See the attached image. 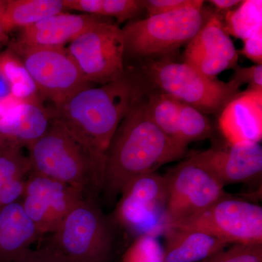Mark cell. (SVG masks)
I'll use <instances>...</instances> for the list:
<instances>
[{
	"mask_svg": "<svg viewBox=\"0 0 262 262\" xmlns=\"http://www.w3.org/2000/svg\"><path fill=\"white\" fill-rule=\"evenodd\" d=\"M29 174L20 203L40 236L52 234L69 212L88 196L70 184Z\"/></svg>",
	"mask_w": 262,
	"mask_h": 262,
	"instance_id": "7c38bea8",
	"label": "cell"
},
{
	"mask_svg": "<svg viewBox=\"0 0 262 262\" xmlns=\"http://www.w3.org/2000/svg\"><path fill=\"white\" fill-rule=\"evenodd\" d=\"M13 96L12 85L8 77L0 68V101Z\"/></svg>",
	"mask_w": 262,
	"mask_h": 262,
	"instance_id": "836d02e7",
	"label": "cell"
},
{
	"mask_svg": "<svg viewBox=\"0 0 262 262\" xmlns=\"http://www.w3.org/2000/svg\"><path fill=\"white\" fill-rule=\"evenodd\" d=\"M165 178L168 228L201 213L227 196L225 186L192 156L172 169Z\"/></svg>",
	"mask_w": 262,
	"mask_h": 262,
	"instance_id": "8fae6325",
	"label": "cell"
},
{
	"mask_svg": "<svg viewBox=\"0 0 262 262\" xmlns=\"http://www.w3.org/2000/svg\"><path fill=\"white\" fill-rule=\"evenodd\" d=\"M14 262H50L47 253L44 249L30 251Z\"/></svg>",
	"mask_w": 262,
	"mask_h": 262,
	"instance_id": "d6a6232c",
	"label": "cell"
},
{
	"mask_svg": "<svg viewBox=\"0 0 262 262\" xmlns=\"http://www.w3.org/2000/svg\"><path fill=\"white\" fill-rule=\"evenodd\" d=\"M141 73L150 85L207 114L221 112L239 93L233 82L206 77L186 62L171 57L143 60Z\"/></svg>",
	"mask_w": 262,
	"mask_h": 262,
	"instance_id": "277c9868",
	"label": "cell"
},
{
	"mask_svg": "<svg viewBox=\"0 0 262 262\" xmlns=\"http://www.w3.org/2000/svg\"><path fill=\"white\" fill-rule=\"evenodd\" d=\"M151 89L140 71L126 67L119 80L83 90L60 107L51 108L53 119L104 163L120 122Z\"/></svg>",
	"mask_w": 262,
	"mask_h": 262,
	"instance_id": "6da1fadb",
	"label": "cell"
},
{
	"mask_svg": "<svg viewBox=\"0 0 262 262\" xmlns=\"http://www.w3.org/2000/svg\"><path fill=\"white\" fill-rule=\"evenodd\" d=\"M122 262H165L164 248L157 237L139 236L124 253Z\"/></svg>",
	"mask_w": 262,
	"mask_h": 262,
	"instance_id": "4316f807",
	"label": "cell"
},
{
	"mask_svg": "<svg viewBox=\"0 0 262 262\" xmlns=\"http://www.w3.org/2000/svg\"><path fill=\"white\" fill-rule=\"evenodd\" d=\"M222 18L227 34L244 40L262 28V1H242L236 9L227 12Z\"/></svg>",
	"mask_w": 262,
	"mask_h": 262,
	"instance_id": "cb8c5ba5",
	"label": "cell"
},
{
	"mask_svg": "<svg viewBox=\"0 0 262 262\" xmlns=\"http://www.w3.org/2000/svg\"><path fill=\"white\" fill-rule=\"evenodd\" d=\"M209 3L215 7L218 11L226 13L233 9L234 7L238 6L242 1L241 0H211Z\"/></svg>",
	"mask_w": 262,
	"mask_h": 262,
	"instance_id": "e575fe53",
	"label": "cell"
},
{
	"mask_svg": "<svg viewBox=\"0 0 262 262\" xmlns=\"http://www.w3.org/2000/svg\"><path fill=\"white\" fill-rule=\"evenodd\" d=\"M12 50L34 81L41 97L58 108L80 93L94 87L84 78L66 47H30L13 42Z\"/></svg>",
	"mask_w": 262,
	"mask_h": 262,
	"instance_id": "52a82bcc",
	"label": "cell"
},
{
	"mask_svg": "<svg viewBox=\"0 0 262 262\" xmlns=\"http://www.w3.org/2000/svg\"><path fill=\"white\" fill-rule=\"evenodd\" d=\"M224 186L252 182L262 173L260 143L246 142L213 146L191 155Z\"/></svg>",
	"mask_w": 262,
	"mask_h": 262,
	"instance_id": "5bb4252c",
	"label": "cell"
},
{
	"mask_svg": "<svg viewBox=\"0 0 262 262\" xmlns=\"http://www.w3.org/2000/svg\"><path fill=\"white\" fill-rule=\"evenodd\" d=\"M67 49L85 80L94 85L119 80L126 71L123 33L113 19L102 17Z\"/></svg>",
	"mask_w": 262,
	"mask_h": 262,
	"instance_id": "ba28073f",
	"label": "cell"
},
{
	"mask_svg": "<svg viewBox=\"0 0 262 262\" xmlns=\"http://www.w3.org/2000/svg\"><path fill=\"white\" fill-rule=\"evenodd\" d=\"M65 10L115 18L117 24L136 18L144 10L143 0H63Z\"/></svg>",
	"mask_w": 262,
	"mask_h": 262,
	"instance_id": "44dd1931",
	"label": "cell"
},
{
	"mask_svg": "<svg viewBox=\"0 0 262 262\" xmlns=\"http://www.w3.org/2000/svg\"><path fill=\"white\" fill-rule=\"evenodd\" d=\"M146 96L120 122L105 155L101 192L108 202L120 195L134 179L155 173L162 165L182 158L187 151V146L169 137L151 120Z\"/></svg>",
	"mask_w": 262,
	"mask_h": 262,
	"instance_id": "7a4b0ae2",
	"label": "cell"
},
{
	"mask_svg": "<svg viewBox=\"0 0 262 262\" xmlns=\"http://www.w3.org/2000/svg\"><path fill=\"white\" fill-rule=\"evenodd\" d=\"M178 141L187 146L194 141L208 139L212 126L206 115L198 108L181 101L178 120Z\"/></svg>",
	"mask_w": 262,
	"mask_h": 262,
	"instance_id": "d4e9b609",
	"label": "cell"
},
{
	"mask_svg": "<svg viewBox=\"0 0 262 262\" xmlns=\"http://www.w3.org/2000/svg\"><path fill=\"white\" fill-rule=\"evenodd\" d=\"M146 103L148 113L157 126L179 142L178 120L181 101L165 93L150 91L146 94Z\"/></svg>",
	"mask_w": 262,
	"mask_h": 262,
	"instance_id": "603a6c76",
	"label": "cell"
},
{
	"mask_svg": "<svg viewBox=\"0 0 262 262\" xmlns=\"http://www.w3.org/2000/svg\"><path fill=\"white\" fill-rule=\"evenodd\" d=\"M243 41L244 46L241 53L256 65H261L262 28L258 29Z\"/></svg>",
	"mask_w": 262,
	"mask_h": 262,
	"instance_id": "4dcf8cb0",
	"label": "cell"
},
{
	"mask_svg": "<svg viewBox=\"0 0 262 262\" xmlns=\"http://www.w3.org/2000/svg\"><path fill=\"white\" fill-rule=\"evenodd\" d=\"M0 68L11 84L13 97L21 103H40V95L34 81L10 48L0 54Z\"/></svg>",
	"mask_w": 262,
	"mask_h": 262,
	"instance_id": "7402d4cb",
	"label": "cell"
},
{
	"mask_svg": "<svg viewBox=\"0 0 262 262\" xmlns=\"http://www.w3.org/2000/svg\"><path fill=\"white\" fill-rule=\"evenodd\" d=\"M26 185V177H18L12 181L0 192V208L19 201L23 195Z\"/></svg>",
	"mask_w": 262,
	"mask_h": 262,
	"instance_id": "1f68e13d",
	"label": "cell"
},
{
	"mask_svg": "<svg viewBox=\"0 0 262 262\" xmlns=\"http://www.w3.org/2000/svg\"><path fill=\"white\" fill-rule=\"evenodd\" d=\"M165 262L205 261L228 244L202 231L169 227L165 233Z\"/></svg>",
	"mask_w": 262,
	"mask_h": 262,
	"instance_id": "d6986e66",
	"label": "cell"
},
{
	"mask_svg": "<svg viewBox=\"0 0 262 262\" xmlns=\"http://www.w3.org/2000/svg\"><path fill=\"white\" fill-rule=\"evenodd\" d=\"M203 262H262V244H233Z\"/></svg>",
	"mask_w": 262,
	"mask_h": 262,
	"instance_id": "83f0119b",
	"label": "cell"
},
{
	"mask_svg": "<svg viewBox=\"0 0 262 262\" xmlns=\"http://www.w3.org/2000/svg\"><path fill=\"white\" fill-rule=\"evenodd\" d=\"M113 232L96 199L84 196L52 233L46 248L67 262H108Z\"/></svg>",
	"mask_w": 262,
	"mask_h": 262,
	"instance_id": "8992f818",
	"label": "cell"
},
{
	"mask_svg": "<svg viewBox=\"0 0 262 262\" xmlns=\"http://www.w3.org/2000/svg\"><path fill=\"white\" fill-rule=\"evenodd\" d=\"M64 10L63 0L2 1V18L8 32L29 27Z\"/></svg>",
	"mask_w": 262,
	"mask_h": 262,
	"instance_id": "ffe728a7",
	"label": "cell"
},
{
	"mask_svg": "<svg viewBox=\"0 0 262 262\" xmlns=\"http://www.w3.org/2000/svg\"><path fill=\"white\" fill-rule=\"evenodd\" d=\"M30 170L28 155L20 149L0 150V192L15 179L25 177Z\"/></svg>",
	"mask_w": 262,
	"mask_h": 262,
	"instance_id": "484cf974",
	"label": "cell"
},
{
	"mask_svg": "<svg viewBox=\"0 0 262 262\" xmlns=\"http://www.w3.org/2000/svg\"><path fill=\"white\" fill-rule=\"evenodd\" d=\"M237 60V50L224 28L222 16L217 13H212L184 52V62L211 79L234 68Z\"/></svg>",
	"mask_w": 262,
	"mask_h": 262,
	"instance_id": "4fadbf2b",
	"label": "cell"
},
{
	"mask_svg": "<svg viewBox=\"0 0 262 262\" xmlns=\"http://www.w3.org/2000/svg\"><path fill=\"white\" fill-rule=\"evenodd\" d=\"M9 33L5 28L3 18H2V1L0 0V43L3 42L7 38V34Z\"/></svg>",
	"mask_w": 262,
	"mask_h": 262,
	"instance_id": "d590c367",
	"label": "cell"
},
{
	"mask_svg": "<svg viewBox=\"0 0 262 262\" xmlns=\"http://www.w3.org/2000/svg\"><path fill=\"white\" fill-rule=\"evenodd\" d=\"M232 78L229 81L239 88L244 84H249L247 91H262V65L241 67L236 66Z\"/></svg>",
	"mask_w": 262,
	"mask_h": 262,
	"instance_id": "f546056e",
	"label": "cell"
},
{
	"mask_svg": "<svg viewBox=\"0 0 262 262\" xmlns=\"http://www.w3.org/2000/svg\"><path fill=\"white\" fill-rule=\"evenodd\" d=\"M40 237L20 201L0 208V262H14Z\"/></svg>",
	"mask_w": 262,
	"mask_h": 262,
	"instance_id": "ac0fdd59",
	"label": "cell"
},
{
	"mask_svg": "<svg viewBox=\"0 0 262 262\" xmlns=\"http://www.w3.org/2000/svg\"><path fill=\"white\" fill-rule=\"evenodd\" d=\"M43 249L46 251L47 253L48 258H49L50 262H67L63 258H60L59 256H57L54 253L52 252L51 250L48 249V248H44Z\"/></svg>",
	"mask_w": 262,
	"mask_h": 262,
	"instance_id": "8d00e7d4",
	"label": "cell"
},
{
	"mask_svg": "<svg viewBox=\"0 0 262 262\" xmlns=\"http://www.w3.org/2000/svg\"><path fill=\"white\" fill-rule=\"evenodd\" d=\"M53 119L51 108L23 103L0 118V150L29 149L46 133Z\"/></svg>",
	"mask_w": 262,
	"mask_h": 262,
	"instance_id": "2e32d148",
	"label": "cell"
},
{
	"mask_svg": "<svg viewBox=\"0 0 262 262\" xmlns=\"http://www.w3.org/2000/svg\"><path fill=\"white\" fill-rule=\"evenodd\" d=\"M204 1L202 0H143L144 10L148 16L165 14L188 8H203Z\"/></svg>",
	"mask_w": 262,
	"mask_h": 262,
	"instance_id": "f1b7e54d",
	"label": "cell"
},
{
	"mask_svg": "<svg viewBox=\"0 0 262 262\" xmlns=\"http://www.w3.org/2000/svg\"><path fill=\"white\" fill-rule=\"evenodd\" d=\"M169 227L202 231L228 245L262 244V208L225 196L201 213Z\"/></svg>",
	"mask_w": 262,
	"mask_h": 262,
	"instance_id": "30bf717a",
	"label": "cell"
},
{
	"mask_svg": "<svg viewBox=\"0 0 262 262\" xmlns=\"http://www.w3.org/2000/svg\"><path fill=\"white\" fill-rule=\"evenodd\" d=\"M29 173L48 177L96 198L102 191L104 163L52 119L48 130L28 149Z\"/></svg>",
	"mask_w": 262,
	"mask_h": 262,
	"instance_id": "3957f363",
	"label": "cell"
},
{
	"mask_svg": "<svg viewBox=\"0 0 262 262\" xmlns=\"http://www.w3.org/2000/svg\"><path fill=\"white\" fill-rule=\"evenodd\" d=\"M212 13L204 8H188L130 20L122 28L125 56L143 61L173 57L195 37Z\"/></svg>",
	"mask_w": 262,
	"mask_h": 262,
	"instance_id": "5b68a950",
	"label": "cell"
},
{
	"mask_svg": "<svg viewBox=\"0 0 262 262\" xmlns=\"http://www.w3.org/2000/svg\"><path fill=\"white\" fill-rule=\"evenodd\" d=\"M101 18L62 12L21 29L15 42L30 47H65Z\"/></svg>",
	"mask_w": 262,
	"mask_h": 262,
	"instance_id": "e0dca14e",
	"label": "cell"
},
{
	"mask_svg": "<svg viewBox=\"0 0 262 262\" xmlns=\"http://www.w3.org/2000/svg\"><path fill=\"white\" fill-rule=\"evenodd\" d=\"M114 212L118 225L136 237L149 235L158 237L168 229L165 177L151 173L134 179L120 193Z\"/></svg>",
	"mask_w": 262,
	"mask_h": 262,
	"instance_id": "9c48e42d",
	"label": "cell"
},
{
	"mask_svg": "<svg viewBox=\"0 0 262 262\" xmlns=\"http://www.w3.org/2000/svg\"><path fill=\"white\" fill-rule=\"evenodd\" d=\"M219 127L229 144L261 142L262 91L236 95L221 112Z\"/></svg>",
	"mask_w": 262,
	"mask_h": 262,
	"instance_id": "9a60e30c",
	"label": "cell"
}]
</instances>
